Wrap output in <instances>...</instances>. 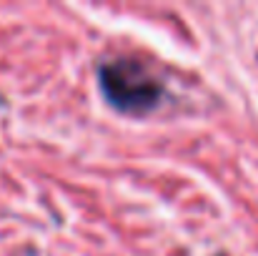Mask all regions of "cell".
Segmentation results:
<instances>
[{"label":"cell","instance_id":"1","mask_svg":"<svg viewBox=\"0 0 258 256\" xmlns=\"http://www.w3.org/2000/svg\"><path fill=\"white\" fill-rule=\"evenodd\" d=\"M100 90L113 108L128 116H146L163 100V83L136 58H113L98 68Z\"/></svg>","mask_w":258,"mask_h":256}]
</instances>
